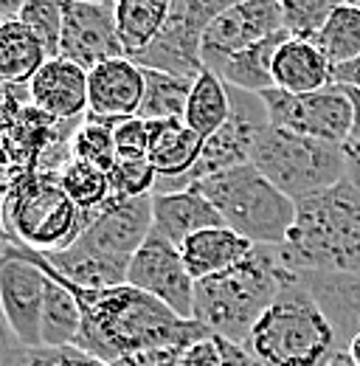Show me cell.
<instances>
[{"mask_svg":"<svg viewBox=\"0 0 360 366\" xmlns=\"http://www.w3.org/2000/svg\"><path fill=\"white\" fill-rule=\"evenodd\" d=\"M119 158H149V124L144 119H124L113 127Z\"/></svg>","mask_w":360,"mask_h":366,"instance_id":"cell-35","label":"cell"},{"mask_svg":"<svg viewBox=\"0 0 360 366\" xmlns=\"http://www.w3.org/2000/svg\"><path fill=\"white\" fill-rule=\"evenodd\" d=\"M332 85H349V88H360V59L341 65L332 71Z\"/></svg>","mask_w":360,"mask_h":366,"instance_id":"cell-42","label":"cell"},{"mask_svg":"<svg viewBox=\"0 0 360 366\" xmlns=\"http://www.w3.org/2000/svg\"><path fill=\"white\" fill-rule=\"evenodd\" d=\"M284 31V11L279 0H242L220 11L203 37V65L245 51Z\"/></svg>","mask_w":360,"mask_h":366,"instance_id":"cell-14","label":"cell"},{"mask_svg":"<svg viewBox=\"0 0 360 366\" xmlns=\"http://www.w3.org/2000/svg\"><path fill=\"white\" fill-rule=\"evenodd\" d=\"M262 366H326L341 341L299 274H290L276 302L242 344Z\"/></svg>","mask_w":360,"mask_h":366,"instance_id":"cell-4","label":"cell"},{"mask_svg":"<svg viewBox=\"0 0 360 366\" xmlns=\"http://www.w3.org/2000/svg\"><path fill=\"white\" fill-rule=\"evenodd\" d=\"M194 189L211 200L228 229L254 245H281L293 229L296 203L254 164L206 178L194 183Z\"/></svg>","mask_w":360,"mask_h":366,"instance_id":"cell-6","label":"cell"},{"mask_svg":"<svg viewBox=\"0 0 360 366\" xmlns=\"http://www.w3.org/2000/svg\"><path fill=\"white\" fill-rule=\"evenodd\" d=\"M99 212H82L59 186L56 175L29 169L17 175L0 203V234L11 245L40 254L68 251L96 220Z\"/></svg>","mask_w":360,"mask_h":366,"instance_id":"cell-5","label":"cell"},{"mask_svg":"<svg viewBox=\"0 0 360 366\" xmlns=\"http://www.w3.org/2000/svg\"><path fill=\"white\" fill-rule=\"evenodd\" d=\"M332 85V65L313 40L287 37L273 56V88L284 93H315Z\"/></svg>","mask_w":360,"mask_h":366,"instance_id":"cell-19","label":"cell"},{"mask_svg":"<svg viewBox=\"0 0 360 366\" xmlns=\"http://www.w3.org/2000/svg\"><path fill=\"white\" fill-rule=\"evenodd\" d=\"M116 124L119 122H104V119H96V116H85V122L71 136V158L110 172L119 161L116 141H113V127Z\"/></svg>","mask_w":360,"mask_h":366,"instance_id":"cell-31","label":"cell"},{"mask_svg":"<svg viewBox=\"0 0 360 366\" xmlns=\"http://www.w3.org/2000/svg\"><path fill=\"white\" fill-rule=\"evenodd\" d=\"M251 251H254V242H248L245 237L234 234L228 226L197 231L194 237H189L180 245L183 262H186V268H189V274H191L194 282L217 276L223 274V271H231Z\"/></svg>","mask_w":360,"mask_h":366,"instance_id":"cell-20","label":"cell"},{"mask_svg":"<svg viewBox=\"0 0 360 366\" xmlns=\"http://www.w3.org/2000/svg\"><path fill=\"white\" fill-rule=\"evenodd\" d=\"M287 37H290L287 31L273 34V37L256 43V46L236 51V54L225 56L220 62L209 65V71H214L228 88H236V91L245 93H265L273 88V56Z\"/></svg>","mask_w":360,"mask_h":366,"instance_id":"cell-23","label":"cell"},{"mask_svg":"<svg viewBox=\"0 0 360 366\" xmlns=\"http://www.w3.org/2000/svg\"><path fill=\"white\" fill-rule=\"evenodd\" d=\"M29 366H113L96 355H90L79 347H62V350H26Z\"/></svg>","mask_w":360,"mask_h":366,"instance_id":"cell-36","label":"cell"},{"mask_svg":"<svg viewBox=\"0 0 360 366\" xmlns=\"http://www.w3.org/2000/svg\"><path fill=\"white\" fill-rule=\"evenodd\" d=\"M344 91H346L349 102H352V138L349 141H358L360 144V88L344 85Z\"/></svg>","mask_w":360,"mask_h":366,"instance_id":"cell-43","label":"cell"},{"mask_svg":"<svg viewBox=\"0 0 360 366\" xmlns=\"http://www.w3.org/2000/svg\"><path fill=\"white\" fill-rule=\"evenodd\" d=\"M217 226H225L220 212L194 186L183 192L152 194V231H158L164 239H169L178 248L197 231L217 229Z\"/></svg>","mask_w":360,"mask_h":366,"instance_id":"cell-18","label":"cell"},{"mask_svg":"<svg viewBox=\"0 0 360 366\" xmlns=\"http://www.w3.org/2000/svg\"><path fill=\"white\" fill-rule=\"evenodd\" d=\"M23 358H26V350L17 344V338L11 335V330L0 316V366H17Z\"/></svg>","mask_w":360,"mask_h":366,"instance_id":"cell-39","label":"cell"},{"mask_svg":"<svg viewBox=\"0 0 360 366\" xmlns=\"http://www.w3.org/2000/svg\"><path fill=\"white\" fill-rule=\"evenodd\" d=\"M26 93L31 107L54 122L82 124L88 116V71L71 59H48L26 85Z\"/></svg>","mask_w":360,"mask_h":366,"instance_id":"cell-16","label":"cell"},{"mask_svg":"<svg viewBox=\"0 0 360 366\" xmlns=\"http://www.w3.org/2000/svg\"><path fill=\"white\" fill-rule=\"evenodd\" d=\"M48 276L17 254H0V316L23 350L43 347Z\"/></svg>","mask_w":360,"mask_h":366,"instance_id":"cell-12","label":"cell"},{"mask_svg":"<svg viewBox=\"0 0 360 366\" xmlns=\"http://www.w3.org/2000/svg\"><path fill=\"white\" fill-rule=\"evenodd\" d=\"M355 3H358V6H360V0H355Z\"/></svg>","mask_w":360,"mask_h":366,"instance_id":"cell-46","label":"cell"},{"mask_svg":"<svg viewBox=\"0 0 360 366\" xmlns=\"http://www.w3.org/2000/svg\"><path fill=\"white\" fill-rule=\"evenodd\" d=\"M276 251L290 274L360 276V192L341 181L299 200L293 229Z\"/></svg>","mask_w":360,"mask_h":366,"instance_id":"cell-2","label":"cell"},{"mask_svg":"<svg viewBox=\"0 0 360 366\" xmlns=\"http://www.w3.org/2000/svg\"><path fill=\"white\" fill-rule=\"evenodd\" d=\"M17 20L37 37V43L45 48L48 59L59 56L62 20H65V3L62 0H23Z\"/></svg>","mask_w":360,"mask_h":366,"instance_id":"cell-32","label":"cell"},{"mask_svg":"<svg viewBox=\"0 0 360 366\" xmlns=\"http://www.w3.org/2000/svg\"><path fill=\"white\" fill-rule=\"evenodd\" d=\"M251 164L293 203L346 181V152L338 144L273 127L259 136Z\"/></svg>","mask_w":360,"mask_h":366,"instance_id":"cell-7","label":"cell"},{"mask_svg":"<svg viewBox=\"0 0 360 366\" xmlns=\"http://www.w3.org/2000/svg\"><path fill=\"white\" fill-rule=\"evenodd\" d=\"M290 271L281 265L276 245H254V251L231 271L200 279L194 285V313L211 335L245 344L254 324L265 316L281 293Z\"/></svg>","mask_w":360,"mask_h":366,"instance_id":"cell-3","label":"cell"},{"mask_svg":"<svg viewBox=\"0 0 360 366\" xmlns=\"http://www.w3.org/2000/svg\"><path fill=\"white\" fill-rule=\"evenodd\" d=\"M344 152H346V181L360 192V144L358 141H346Z\"/></svg>","mask_w":360,"mask_h":366,"instance_id":"cell-41","label":"cell"},{"mask_svg":"<svg viewBox=\"0 0 360 366\" xmlns=\"http://www.w3.org/2000/svg\"><path fill=\"white\" fill-rule=\"evenodd\" d=\"M231 116V96H228V85L223 79L203 68V74L194 79L191 93H189V102H186V116H183V124L197 133L200 138L214 136Z\"/></svg>","mask_w":360,"mask_h":366,"instance_id":"cell-26","label":"cell"},{"mask_svg":"<svg viewBox=\"0 0 360 366\" xmlns=\"http://www.w3.org/2000/svg\"><path fill=\"white\" fill-rule=\"evenodd\" d=\"M59 56L76 62L85 71L124 56L116 34V3L65 0Z\"/></svg>","mask_w":360,"mask_h":366,"instance_id":"cell-13","label":"cell"},{"mask_svg":"<svg viewBox=\"0 0 360 366\" xmlns=\"http://www.w3.org/2000/svg\"><path fill=\"white\" fill-rule=\"evenodd\" d=\"M315 46L324 51V56L329 59L332 71L341 65H349L360 59V6L355 0L349 3H338L335 11L329 14L326 26L321 29V34L313 40Z\"/></svg>","mask_w":360,"mask_h":366,"instance_id":"cell-29","label":"cell"},{"mask_svg":"<svg viewBox=\"0 0 360 366\" xmlns=\"http://www.w3.org/2000/svg\"><path fill=\"white\" fill-rule=\"evenodd\" d=\"M79 332H82V310L76 296L62 282L48 276L43 307V347L45 350L76 347Z\"/></svg>","mask_w":360,"mask_h":366,"instance_id":"cell-27","label":"cell"},{"mask_svg":"<svg viewBox=\"0 0 360 366\" xmlns=\"http://www.w3.org/2000/svg\"><path fill=\"white\" fill-rule=\"evenodd\" d=\"M149 234H152V194L133 200L110 197L99 209L90 229L74 245L133 259V254L146 242Z\"/></svg>","mask_w":360,"mask_h":366,"instance_id":"cell-15","label":"cell"},{"mask_svg":"<svg viewBox=\"0 0 360 366\" xmlns=\"http://www.w3.org/2000/svg\"><path fill=\"white\" fill-rule=\"evenodd\" d=\"M344 352L349 355V361H352V364L360 366V332L349 341V344H346V347H344Z\"/></svg>","mask_w":360,"mask_h":366,"instance_id":"cell-44","label":"cell"},{"mask_svg":"<svg viewBox=\"0 0 360 366\" xmlns=\"http://www.w3.org/2000/svg\"><path fill=\"white\" fill-rule=\"evenodd\" d=\"M56 181L65 189V194L82 209V212H99L107 200H110V181L107 172L85 164V161H68L59 172Z\"/></svg>","mask_w":360,"mask_h":366,"instance_id":"cell-30","label":"cell"},{"mask_svg":"<svg viewBox=\"0 0 360 366\" xmlns=\"http://www.w3.org/2000/svg\"><path fill=\"white\" fill-rule=\"evenodd\" d=\"M225 0H169V14L155 43L133 62L149 71H164L194 82L203 74V37L211 20L225 11Z\"/></svg>","mask_w":360,"mask_h":366,"instance_id":"cell-9","label":"cell"},{"mask_svg":"<svg viewBox=\"0 0 360 366\" xmlns=\"http://www.w3.org/2000/svg\"><path fill=\"white\" fill-rule=\"evenodd\" d=\"M220 350H223V366H262L242 344H231V341L220 338Z\"/></svg>","mask_w":360,"mask_h":366,"instance_id":"cell-40","label":"cell"},{"mask_svg":"<svg viewBox=\"0 0 360 366\" xmlns=\"http://www.w3.org/2000/svg\"><path fill=\"white\" fill-rule=\"evenodd\" d=\"M273 127L344 147L352 138V102L344 85L315 93H284L279 88L259 93Z\"/></svg>","mask_w":360,"mask_h":366,"instance_id":"cell-10","label":"cell"},{"mask_svg":"<svg viewBox=\"0 0 360 366\" xmlns=\"http://www.w3.org/2000/svg\"><path fill=\"white\" fill-rule=\"evenodd\" d=\"M335 0H284V31L299 40H315L335 11Z\"/></svg>","mask_w":360,"mask_h":366,"instance_id":"cell-34","label":"cell"},{"mask_svg":"<svg viewBox=\"0 0 360 366\" xmlns=\"http://www.w3.org/2000/svg\"><path fill=\"white\" fill-rule=\"evenodd\" d=\"M315 302L332 321L341 350L360 332V276L349 274H299Z\"/></svg>","mask_w":360,"mask_h":366,"instance_id":"cell-21","label":"cell"},{"mask_svg":"<svg viewBox=\"0 0 360 366\" xmlns=\"http://www.w3.org/2000/svg\"><path fill=\"white\" fill-rule=\"evenodd\" d=\"M149 124V161L158 169V183L183 178L200 158L206 138L191 133L183 122H146Z\"/></svg>","mask_w":360,"mask_h":366,"instance_id":"cell-22","label":"cell"},{"mask_svg":"<svg viewBox=\"0 0 360 366\" xmlns=\"http://www.w3.org/2000/svg\"><path fill=\"white\" fill-rule=\"evenodd\" d=\"M17 366H29V358H23V361H20Z\"/></svg>","mask_w":360,"mask_h":366,"instance_id":"cell-45","label":"cell"},{"mask_svg":"<svg viewBox=\"0 0 360 366\" xmlns=\"http://www.w3.org/2000/svg\"><path fill=\"white\" fill-rule=\"evenodd\" d=\"M180 366H223V350H220V338L209 335L197 344H191L183 352Z\"/></svg>","mask_w":360,"mask_h":366,"instance_id":"cell-38","label":"cell"},{"mask_svg":"<svg viewBox=\"0 0 360 366\" xmlns=\"http://www.w3.org/2000/svg\"><path fill=\"white\" fill-rule=\"evenodd\" d=\"M127 285L149 293L169 310H175L180 319H191L194 313V279L189 274L183 254L178 245L164 239L158 231L146 237V242L138 248L130 259Z\"/></svg>","mask_w":360,"mask_h":366,"instance_id":"cell-11","label":"cell"},{"mask_svg":"<svg viewBox=\"0 0 360 366\" xmlns=\"http://www.w3.org/2000/svg\"><path fill=\"white\" fill-rule=\"evenodd\" d=\"M186 350L189 347H155V350H144V352L127 355V358L116 361L113 366H180Z\"/></svg>","mask_w":360,"mask_h":366,"instance_id":"cell-37","label":"cell"},{"mask_svg":"<svg viewBox=\"0 0 360 366\" xmlns=\"http://www.w3.org/2000/svg\"><path fill=\"white\" fill-rule=\"evenodd\" d=\"M144 68L119 56L88 71V116L104 122H124L138 116L144 102Z\"/></svg>","mask_w":360,"mask_h":366,"instance_id":"cell-17","label":"cell"},{"mask_svg":"<svg viewBox=\"0 0 360 366\" xmlns=\"http://www.w3.org/2000/svg\"><path fill=\"white\" fill-rule=\"evenodd\" d=\"M0 254H17L34 262L43 274L62 282L79 302L82 310V332L76 347L90 355L116 364L127 355L155 350V347H191L211 332L194 319H180L175 310L152 299L149 293L138 290L133 285L107 287V290H85L71 285L65 276H59L40 251L11 245L0 234Z\"/></svg>","mask_w":360,"mask_h":366,"instance_id":"cell-1","label":"cell"},{"mask_svg":"<svg viewBox=\"0 0 360 366\" xmlns=\"http://www.w3.org/2000/svg\"><path fill=\"white\" fill-rule=\"evenodd\" d=\"M45 62H48L45 48L20 20L0 23V85L3 88H26Z\"/></svg>","mask_w":360,"mask_h":366,"instance_id":"cell-24","label":"cell"},{"mask_svg":"<svg viewBox=\"0 0 360 366\" xmlns=\"http://www.w3.org/2000/svg\"><path fill=\"white\" fill-rule=\"evenodd\" d=\"M110 181V197L119 200H133L155 194L158 186V169L152 167L149 158H119L116 167L107 172Z\"/></svg>","mask_w":360,"mask_h":366,"instance_id":"cell-33","label":"cell"},{"mask_svg":"<svg viewBox=\"0 0 360 366\" xmlns=\"http://www.w3.org/2000/svg\"><path fill=\"white\" fill-rule=\"evenodd\" d=\"M169 14V0H119L116 3V34L127 59L155 43Z\"/></svg>","mask_w":360,"mask_h":366,"instance_id":"cell-25","label":"cell"},{"mask_svg":"<svg viewBox=\"0 0 360 366\" xmlns=\"http://www.w3.org/2000/svg\"><path fill=\"white\" fill-rule=\"evenodd\" d=\"M228 96H231V116H228V122L223 127L203 144V152H200L197 164L178 181L158 183L155 194L183 192V189L206 181V178H214L220 172L251 164L256 141L270 127L268 107H265L259 93H245L236 91V88H228Z\"/></svg>","mask_w":360,"mask_h":366,"instance_id":"cell-8","label":"cell"},{"mask_svg":"<svg viewBox=\"0 0 360 366\" xmlns=\"http://www.w3.org/2000/svg\"><path fill=\"white\" fill-rule=\"evenodd\" d=\"M144 102L138 107V119L144 122H183L186 116V102L191 85L189 79H180L164 71H149L144 68Z\"/></svg>","mask_w":360,"mask_h":366,"instance_id":"cell-28","label":"cell"}]
</instances>
